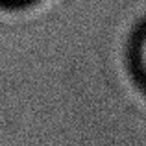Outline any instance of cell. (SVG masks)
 Wrapping results in <instances>:
<instances>
[{
    "instance_id": "cell-1",
    "label": "cell",
    "mask_w": 146,
    "mask_h": 146,
    "mask_svg": "<svg viewBox=\"0 0 146 146\" xmlns=\"http://www.w3.org/2000/svg\"><path fill=\"white\" fill-rule=\"evenodd\" d=\"M143 57H144V65H146V43H144V48H143Z\"/></svg>"
}]
</instances>
